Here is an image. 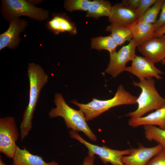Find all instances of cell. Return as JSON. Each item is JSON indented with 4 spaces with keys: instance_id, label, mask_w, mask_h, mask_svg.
Returning a JSON list of instances; mask_svg holds the SVG:
<instances>
[{
    "instance_id": "6da1fadb",
    "label": "cell",
    "mask_w": 165,
    "mask_h": 165,
    "mask_svg": "<svg viewBox=\"0 0 165 165\" xmlns=\"http://www.w3.org/2000/svg\"><path fill=\"white\" fill-rule=\"evenodd\" d=\"M29 82V95L28 105L23 114L20 128L22 141L28 135L32 127L34 113L41 89L47 83L48 75L39 64L30 63L28 67Z\"/></svg>"
},
{
    "instance_id": "7a4b0ae2",
    "label": "cell",
    "mask_w": 165,
    "mask_h": 165,
    "mask_svg": "<svg viewBox=\"0 0 165 165\" xmlns=\"http://www.w3.org/2000/svg\"><path fill=\"white\" fill-rule=\"evenodd\" d=\"M137 97L126 90L122 85L118 87L114 96L112 99L99 100L93 98L87 104L79 103L76 100L70 102L77 106L84 114L86 121L93 119L110 108L122 105H134L137 104Z\"/></svg>"
},
{
    "instance_id": "3957f363",
    "label": "cell",
    "mask_w": 165,
    "mask_h": 165,
    "mask_svg": "<svg viewBox=\"0 0 165 165\" xmlns=\"http://www.w3.org/2000/svg\"><path fill=\"white\" fill-rule=\"evenodd\" d=\"M54 102L56 107L52 108L49 112L50 118L61 117L64 119L68 129L82 132L91 140L97 141L96 136L90 128L84 114L80 110H75L69 106L59 93H56Z\"/></svg>"
},
{
    "instance_id": "277c9868",
    "label": "cell",
    "mask_w": 165,
    "mask_h": 165,
    "mask_svg": "<svg viewBox=\"0 0 165 165\" xmlns=\"http://www.w3.org/2000/svg\"><path fill=\"white\" fill-rule=\"evenodd\" d=\"M155 83L152 78L140 80L138 82L133 81L132 84L141 88V92L136 100L137 108L127 113L125 116H129L130 118L141 117L148 112L157 110L165 105V98L158 93Z\"/></svg>"
},
{
    "instance_id": "5b68a950",
    "label": "cell",
    "mask_w": 165,
    "mask_h": 165,
    "mask_svg": "<svg viewBox=\"0 0 165 165\" xmlns=\"http://www.w3.org/2000/svg\"><path fill=\"white\" fill-rule=\"evenodd\" d=\"M1 12L4 19L9 22L20 16H27L39 21L49 17V12L36 7L24 0H2Z\"/></svg>"
},
{
    "instance_id": "8992f818",
    "label": "cell",
    "mask_w": 165,
    "mask_h": 165,
    "mask_svg": "<svg viewBox=\"0 0 165 165\" xmlns=\"http://www.w3.org/2000/svg\"><path fill=\"white\" fill-rule=\"evenodd\" d=\"M69 134L71 137L78 140L87 148L88 156L97 155L105 164L109 163L112 165H125L122 160V157L130 154L132 152V148L119 150L105 146H100L93 145L83 139L75 130H70Z\"/></svg>"
},
{
    "instance_id": "52a82bcc",
    "label": "cell",
    "mask_w": 165,
    "mask_h": 165,
    "mask_svg": "<svg viewBox=\"0 0 165 165\" xmlns=\"http://www.w3.org/2000/svg\"><path fill=\"white\" fill-rule=\"evenodd\" d=\"M19 133L14 118L9 116L0 118V152L13 159L17 146Z\"/></svg>"
},
{
    "instance_id": "ba28073f",
    "label": "cell",
    "mask_w": 165,
    "mask_h": 165,
    "mask_svg": "<svg viewBox=\"0 0 165 165\" xmlns=\"http://www.w3.org/2000/svg\"><path fill=\"white\" fill-rule=\"evenodd\" d=\"M136 47L135 42L132 39L118 52L116 51L110 53V61L105 72L113 78H115L125 71L127 63L132 61L136 55L135 51Z\"/></svg>"
},
{
    "instance_id": "9c48e42d",
    "label": "cell",
    "mask_w": 165,
    "mask_h": 165,
    "mask_svg": "<svg viewBox=\"0 0 165 165\" xmlns=\"http://www.w3.org/2000/svg\"><path fill=\"white\" fill-rule=\"evenodd\" d=\"M131 61V65L127 67L125 71L135 75L140 80L152 77L158 79H161L160 75L162 72L149 59L136 55Z\"/></svg>"
},
{
    "instance_id": "30bf717a",
    "label": "cell",
    "mask_w": 165,
    "mask_h": 165,
    "mask_svg": "<svg viewBox=\"0 0 165 165\" xmlns=\"http://www.w3.org/2000/svg\"><path fill=\"white\" fill-rule=\"evenodd\" d=\"M9 26L5 32L0 35V50L6 47L16 48L21 40L20 34L25 31L28 22L20 17L13 19L9 22Z\"/></svg>"
},
{
    "instance_id": "8fae6325",
    "label": "cell",
    "mask_w": 165,
    "mask_h": 165,
    "mask_svg": "<svg viewBox=\"0 0 165 165\" xmlns=\"http://www.w3.org/2000/svg\"><path fill=\"white\" fill-rule=\"evenodd\" d=\"M138 51L155 64L165 58V35L153 37L138 47Z\"/></svg>"
},
{
    "instance_id": "7c38bea8",
    "label": "cell",
    "mask_w": 165,
    "mask_h": 165,
    "mask_svg": "<svg viewBox=\"0 0 165 165\" xmlns=\"http://www.w3.org/2000/svg\"><path fill=\"white\" fill-rule=\"evenodd\" d=\"M108 17L111 24L128 28L139 18L135 10L122 3H116L112 6L111 13Z\"/></svg>"
},
{
    "instance_id": "4fadbf2b",
    "label": "cell",
    "mask_w": 165,
    "mask_h": 165,
    "mask_svg": "<svg viewBox=\"0 0 165 165\" xmlns=\"http://www.w3.org/2000/svg\"><path fill=\"white\" fill-rule=\"evenodd\" d=\"M163 148L160 144L151 147L141 145L137 148H132L131 153L123 156L122 160L125 165H146Z\"/></svg>"
},
{
    "instance_id": "5bb4252c",
    "label": "cell",
    "mask_w": 165,
    "mask_h": 165,
    "mask_svg": "<svg viewBox=\"0 0 165 165\" xmlns=\"http://www.w3.org/2000/svg\"><path fill=\"white\" fill-rule=\"evenodd\" d=\"M53 17L46 24L47 28L56 35L67 32L72 35L77 33L75 24L65 14L54 13Z\"/></svg>"
},
{
    "instance_id": "9a60e30c",
    "label": "cell",
    "mask_w": 165,
    "mask_h": 165,
    "mask_svg": "<svg viewBox=\"0 0 165 165\" xmlns=\"http://www.w3.org/2000/svg\"><path fill=\"white\" fill-rule=\"evenodd\" d=\"M128 123L133 127L156 125L161 129H165V105L144 117L130 118Z\"/></svg>"
},
{
    "instance_id": "2e32d148",
    "label": "cell",
    "mask_w": 165,
    "mask_h": 165,
    "mask_svg": "<svg viewBox=\"0 0 165 165\" xmlns=\"http://www.w3.org/2000/svg\"><path fill=\"white\" fill-rule=\"evenodd\" d=\"M129 28L131 30L132 39L137 47L153 37L156 30L154 24L137 21Z\"/></svg>"
},
{
    "instance_id": "e0dca14e",
    "label": "cell",
    "mask_w": 165,
    "mask_h": 165,
    "mask_svg": "<svg viewBox=\"0 0 165 165\" xmlns=\"http://www.w3.org/2000/svg\"><path fill=\"white\" fill-rule=\"evenodd\" d=\"M13 159V165H58L53 161L46 162L42 156L33 155L26 148L21 149L17 146Z\"/></svg>"
},
{
    "instance_id": "ac0fdd59",
    "label": "cell",
    "mask_w": 165,
    "mask_h": 165,
    "mask_svg": "<svg viewBox=\"0 0 165 165\" xmlns=\"http://www.w3.org/2000/svg\"><path fill=\"white\" fill-rule=\"evenodd\" d=\"M105 31L111 33L112 38L118 46H120L126 41L132 39L131 32L129 28L122 27L111 24L107 26Z\"/></svg>"
},
{
    "instance_id": "d6986e66",
    "label": "cell",
    "mask_w": 165,
    "mask_h": 165,
    "mask_svg": "<svg viewBox=\"0 0 165 165\" xmlns=\"http://www.w3.org/2000/svg\"><path fill=\"white\" fill-rule=\"evenodd\" d=\"M112 7L109 1L94 0L87 11L86 16L96 19L103 16L108 17L111 13Z\"/></svg>"
},
{
    "instance_id": "ffe728a7",
    "label": "cell",
    "mask_w": 165,
    "mask_h": 165,
    "mask_svg": "<svg viewBox=\"0 0 165 165\" xmlns=\"http://www.w3.org/2000/svg\"><path fill=\"white\" fill-rule=\"evenodd\" d=\"M91 48L97 50H104L110 53L115 51L118 45L112 36H100L91 39Z\"/></svg>"
},
{
    "instance_id": "44dd1931",
    "label": "cell",
    "mask_w": 165,
    "mask_h": 165,
    "mask_svg": "<svg viewBox=\"0 0 165 165\" xmlns=\"http://www.w3.org/2000/svg\"><path fill=\"white\" fill-rule=\"evenodd\" d=\"M145 138L150 141H154L165 148V129L154 126H144Z\"/></svg>"
},
{
    "instance_id": "7402d4cb",
    "label": "cell",
    "mask_w": 165,
    "mask_h": 165,
    "mask_svg": "<svg viewBox=\"0 0 165 165\" xmlns=\"http://www.w3.org/2000/svg\"><path fill=\"white\" fill-rule=\"evenodd\" d=\"M164 0H157L151 7L149 8L137 21L154 24L158 15L161 10Z\"/></svg>"
},
{
    "instance_id": "603a6c76",
    "label": "cell",
    "mask_w": 165,
    "mask_h": 165,
    "mask_svg": "<svg viewBox=\"0 0 165 165\" xmlns=\"http://www.w3.org/2000/svg\"><path fill=\"white\" fill-rule=\"evenodd\" d=\"M92 3L88 0H67L64 2V7L68 11L79 10L87 11Z\"/></svg>"
},
{
    "instance_id": "cb8c5ba5",
    "label": "cell",
    "mask_w": 165,
    "mask_h": 165,
    "mask_svg": "<svg viewBox=\"0 0 165 165\" xmlns=\"http://www.w3.org/2000/svg\"><path fill=\"white\" fill-rule=\"evenodd\" d=\"M157 0H140L136 11L139 18L149 8L153 5Z\"/></svg>"
},
{
    "instance_id": "d4e9b609",
    "label": "cell",
    "mask_w": 165,
    "mask_h": 165,
    "mask_svg": "<svg viewBox=\"0 0 165 165\" xmlns=\"http://www.w3.org/2000/svg\"><path fill=\"white\" fill-rule=\"evenodd\" d=\"M146 165H165V148H163Z\"/></svg>"
},
{
    "instance_id": "484cf974",
    "label": "cell",
    "mask_w": 165,
    "mask_h": 165,
    "mask_svg": "<svg viewBox=\"0 0 165 165\" xmlns=\"http://www.w3.org/2000/svg\"><path fill=\"white\" fill-rule=\"evenodd\" d=\"M159 17L155 24L156 29L165 24V0L161 9Z\"/></svg>"
},
{
    "instance_id": "4316f807",
    "label": "cell",
    "mask_w": 165,
    "mask_h": 165,
    "mask_svg": "<svg viewBox=\"0 0 165 165\" xmlns=\"http://www.w3.org/2000/svg\"><path fill=\"white\" fill-rule=\"evenodd\" d=\"M140 0H124L122 3L128 7L136 10L139 5Z\"/></svg>"
},
{
    "instance_id": "83f0119b",
    "label": "cell",
    "mask_w": 165,
    "mask_h": 165,
    "mask_svg": "<svg viewBox=\"0 0 165 165\" xmlns=\"http://www.w3.org/2000/svg\"><path fill=\"white\" fill-rule=\"evenodd\" d=\"M165 35V24L156 30L154 33L153 37H159Z\"/></svg>"
},
{
    "instance_id": "f1b7e54d",
    "label": "cell",
    "mask_w": 165,
    "mask_h": 165,
    "mask_svg": "<svg viewBox=\"0 0 165 165\" xmlns=\"http://www.w3.org/2000/svg\"><path fill=\"white\" fill-rule=\"evenodd\" d=\"M94 156H86L83 161V165H94Z\"/></svg>"
},
{
    "instance_id": "f546056e",
    "label": "cell",
    "mask_w": 165,
    "mask_h": 165,
    "mask_svg": "<svg viewBox=\"0 0 165 165\" xmlns=\"http://www.w3.org/2000/svg\"><path fill=\"white\" fill-rule=\"evenodd\" d=\"M0 165H7L3 162L1 156L0 158Z\"/></svg>"
},
{
    "instance_id": "4dcf8cb0",
    "label": "cell",
    "mask_w": 165,
    "mask_h": 165,
    "mask_svg": "<svg viewBox=\"0 0 165 165\" xmlns=\"http://www.w3.org/2000/svg\"><path fill=\"white\" fill-rule=\"evenodd\" d=\"M161 63L163 65L165 66V58L161 62Z\"/></svg>"
}]
</instances>
